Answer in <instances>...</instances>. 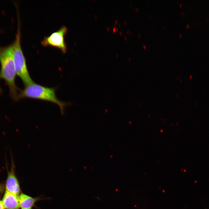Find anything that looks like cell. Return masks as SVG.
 I'll list each match as a JSON object with an SVG mask.
<instances>
[{
    "instance_id": "obj_1",
    "label": "cell",
    "mask_w": 209,
    "mask_h": 209,
    "mask_svg": "<svg viewBox=\"0 0 209 209\" xmlns=\"http://www.w3.org/2000/svg\"><path fill=\"white\" fill-rule=\"evenodd\" d=\"M0 78L4 79L7 83L12 97L15 100H18L19 91L20 90L15 83L17 73L13 58L12 44L0 47Z\"/></svg>"
},
{
    "instance_id": "obj_2",
    "label": "cell",
    "mask_w": 209,
    "mask_h": 209,
    "mask_svg": "<svg viewBox=\"0 0 209 209\" xmlns=\"http://www.w3.org/2000/svg\"><path fill=\"white\" fill-rule=\"evenodd\" d=\"M56 88L44 86L34 82L27 85L20 91L18 100L28 98L48 101L57 104L60 107L62 115L65 108L69 103L62 102L58 99L56 95Z\"/></svg>"
},
{
    "instance_id": "obj_3",
    "label": "cell",
    "mask_w": 209,
    "mask_h": 209,
    "mask_svg": "<svg viewBox=\"0 0 209 209\" xmlns=\"http://www.w3.org/2000/svg\"><path fill=\"white\" fill-rule=\"evenodd\" d=\"M15 39L12 44L13 58L17 74L22 81L25 86L34 82L29 73L21 44V33L19 23Z\"/></svg>"
},
{
    "instance_id": "obj_4",
    "label": "cell",
    "mask_w": 209,
    "mask_h": 209,
    "mask_svg": "<svg viewBox=\"0 0 209 209\" xmlns=\"http://www.w3.org/2000/svg\"><path fill=\"white\" fill-rule=\"evenodd\" d=\"M67 31V28L63 26L59 30L52 33L49 36L45 37L41 42L44 46H51L60 50L62 53L66 51L67 48L64 37Z\"/></svg>"
},
{
    "instance_id": "obj_5",
    "label": "cell",
    "mask_w": 209,
    "mask_h": 209,
    "mask_svg": "<svg viewBox=\"0 0 209 209\" xmlns=\"http://www.w3.org/2000/svg\"><path fill=\"white\" fill-rule=\"evenodd\" d=\"M12 158L11 168L8 171L6 182V190L19 196L20 193V185L15 173V165Z\"/></svg>"
},
{
    "instance_id": "obj_6",
    "label": "cell",
    "mask_w": 209,
    "mask_h": 209,
    "mask_svg": "<svg viewBox=\"0 0 209 209\" xmlns=\"http://www.w3.org/2000/svg\"><path fill=\"white\" fill-rule=\"evenodd\" d=\"M19 197L6 190L2 201L5 209H19L20 207Z\"/></svg>"
},
{
    "instance_id": "obj_7",
    "label": "cell",
    "mask_w": 209,
    "mask_h": 209,
    "mask_svg": "<svg viewBox=\"0 0 209 209\" xmlns=\"http://www.w3.org/2000/svg\"><path fill=\"white\" fill-rule=\"evenodd\" d=\"M19 199L20 207L21 209H32L36 202L42 199L40 197L34 198L23 193L19 195Z\"/></svg>"
},
{
    "instance_id": "obj_8",
    "label": "cell",
    "mask_w": 209,
    "mask_h": 209,
    "mask_svg": "<svg viewBox=\"0 0 209 209\" xmlns=\"http://www.w3.org/2000/svg\"><path fill=\"white\" fill-rule=\"evenodd\" d=\"M4 205L2 201L0 200V209H5Z\"/></svg>"
},
{
    "instance_id": "obj_9",
    "label": "cell",
    "mask_w": 209,
    "mask_h": 209,
    "mask_svg": "<svg viewBox=\"0 0 209 209\" xmlns=\"http://www.w3.org/2000/svg\"><path fill=\"white\" fill-rule=\"evenodd\" d=\"M3 190V186L2 184H0V192H2Z\"/></svg>"
},
{
    "instance_id": "obj_10",
    "label": "cell",
    "mask_w": 209,
    "mask_h": 209,
    "mask_svg": "<svg viewBox=\"0 0 209 209\" xmlns=\"http://www.w3.org/2000/svg\"><path fill=\"white\" fill-rule=\"evenodd\" d=\"M115 31H116V28H115V27H113V31L114 32H115Z\"/></svg>"
},
{
    "instance_id": "obj_11",
    "label": "cell",
    "mask_w": 209,
    "mask_h": 209,
    "mask_svg": "<svg viewBox=\"0 0 209 209\" xmlns=\"http://www.w3.org/2000/svg\"><path fill=\"white\" fill-rule=\"evenodd\" d=\"M115 23H116V24H117L118 23V21L117 20L116 21H115Z\"/></svg>"
},
{
    "instance_id": "obj_12",
    "label": "cell",
    "mask_w": 209,
    "mask_h": 209,
    "mask_svg": "<svg viewBox=\"0 0 209 209\" xmlns=\"http://www.w3.org/2000/svg\"><path fill=\"white\" fill-rule=\"evenodd\" d=\"M189 25L188 24V25H187L186 27H187V28H188L189 27Z\"/></svg>"
},
{
    "instance_id": "obj_13",
    "label": "cell",
    "mask_w": 209,
    "mask_h": 209,
    "mask_svg": "<svg viewBox=\"0 0 209 209\" xmlns=\"http://www.w3.org/2000/svg\"><path fill=\"white\" fill-rule=\"evenodd\" d=\"M120 35H121V34H122V32H120Z\"/></svg>"
},
{
    "instance_id": "obj_14",
    "label": "cell",
    "mask_w": 209,
    "mask_h": 209,
    "mask_svg": "<svg viewBox=\"0 0 209 209\" xmlns=\"http://www.w3.org/2000/svg\"><path fill=\"white\" fill-rule=\"evenodd\" d=\"M107 29L108 30H109V28H107Z\"/></svg>"
},
{
    "instance_id": "obj_15",
    "label": "cell",
    "mask_w": 209,
    "mask_h": 209,
    "mask_svg": "<svg viewBox=\"0 0 209 209\" xmlns=\"http://www.w3.org/2000/svg\"><path fill=\"white\" fill-rule=\"evenodd\" d=\"M208 19H207V20H206V21H207H207H208Z\"/></svg>"
},
{
    "instance_id": "obj_16",
    "label": "cell",
    "mask_w": 209,
    "mask_h": 209,
    "mask_svg": "<svg viewBox=\"0 0 209 209\" xmlns=\"http://www.w3.org/2000/svg\"><path fill=\"white\" fill-rule=\"evenodd\" d=\"M116 29L117 31H118V28H116Z\"/></svg>"
},
{
    "instance_id": "obj_17",
    "label": "cell",
    "mask_w": 209,
    "mask_h": 209,
    "mask_svg": "<svg viewBox=\"0 0 209 209\" xmlns=\"http://www.w3.org/2000/svg\"><path fill=\"white\" fill-rule=\"evenodd\" d=\"M119 25V26L120 27V25Z\"/></svg>"
},
{
    "instance_id": "obj_18",
    "label": "cell",
    "mask_w": 209,
    "mask_h": 209,
    "mask_svg": "<svg viewBox=\"0 0 209 209\" xmlns=\"http://www.w3.org/2000/svg\"><path fill=\"white\" fill-rule=\"evenodd\" d=\"M0 91H1V90H0Z\"/></svg>"
},
{
    "instance_id": "obj_19",
    "label": "cell",
    "mask_w": 209,
    "mask_h": 209,
    "mask_svg": "<svg viewBox=\"0 0 209 209\" xmlns=\"http://www.w3.org/2000/svg\"></svg>"
}]
</instances>
